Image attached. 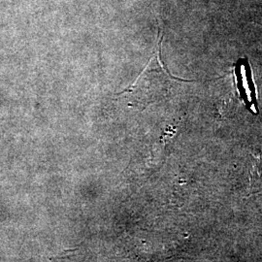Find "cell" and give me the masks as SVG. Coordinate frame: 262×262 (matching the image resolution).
Returning a JSON list of instances; mask_svg holds the SVG:
<instances>
[{"mask_svg": "<svg viewBox=\"0 0 262 262\" xmlns=\"http://www.w3.org/2000/svg\"><path fill=\"white\" fill-rule=\"evenodd\" d=\"M161 43L162 35L159 38L149 62L139 77L133 84L117 94L119 96H124L123 98L126 99L129 106L138 108L139 110H144L150 104L164 99L175 85L182 82H187L173 77L162 63L160 56Z\"/></svg>", "mask_w": 262, "mask_h": 262, "instance_id": "cell-1", "label": "cell"}, {"mask_svg": "<svg viewBox=\"0 0 262 262\" xmlns=\"http://www.w3.org/2000/svg\"><path fill=\"white\" fill-rule=\"evenodd\" d=\"M240 60L238 61V64L236 66V68L238 70L237 72V78H238V92L239 94H243L244 93V100L246 104H249V109L252 110L253 114H256L257 110H256V104L253 102V90H250L248 88V79L250 78V75L247 73L249 67H248V62L246 64V61Z\"/></svg>", "mask_w": 262, "mask_h": 262, "instance_id": "cell-2", "label": "cell"}, {"mask_svg": "<svg viewBox=\"0 0 262 262\" xmlns=\"http://www.w3.org/2000/svg\"><path fill=\"white\" fill-rule=\"evenodd\" d=\"M78 250H79V248L71 249V250H66V251H64L63 253H59L58 255L50 257V259H55V258H56V259H62V258H66V257H68V256L73 255V254H74Z\"/></svg>", "mask_w": 262, "mask_h": 262, "instance_id": "cell-3", "label": "cell"}]
</instances>
